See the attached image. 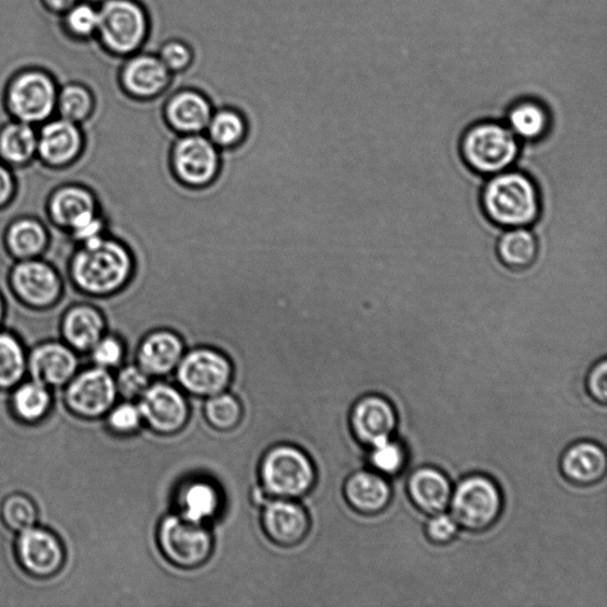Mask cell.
Listing matches in <instances>:
<instances>
[{"label":"cell","mask_w":607,"mask_h":607,"mask_svg":"<svg viewBox=\"0 0 607 607\" xmlns=\"http://www.w3.org/2000/svg\"><path fill=\"white\" fill-rule=\"evenodd\" d=\"M369 462L372 468L382 476H396L407 463V453L403 445L392 439L370 448Z\"/></svg>","instance_id":"obj_39"},{"label":"cell","mask_w":607,"mask_h":607,"mask_svg":"<svg viewBox=\"0 0 607 607\" xmlns=\"http://www.w3.org/2000/svg\"><path fill=\"white\" fill-rule=\"evenodd\" d=\"M187 352L181 336L170 329L150 331L138 344L134 360L146 374L155 378L170 374Z\"/></svg>","instance_id":"obj_18"},{"label":"cell","mask_w":607,"mask_h":607,"mask_svg":"<svg viewBox=\"0 0 607 607\" xmlns=\"http://www.w3.org/2000/svg\"><path fill=\"white\" fill-rule=\"evenodd\" d=\"M22 316H23V313H21V314L19 316V319H21ZM16 319H17V317H16ZM16 319H15V321H16ZM11 321H12V323H13V320H11Z\"/></svg>","instance_id":"obj_49"},{"label":"cell","mask_w":607,"mask_h":607,"mask_svg":"<svg viewBox=\"0 0 607 607\" xmlns=\"http://www.w3.org/2000/svg\"><path fill=\"white\" fill-rule=\"evenodd\" d=\"M138 407L143 421L160 436H171L181 431L189 419L186 397L167 383L148 385Z\"/></svg>","instance_id":"obj_15"},{"label":"cell","mask_w":607,"mask_h":607,"mask_svg":"<svg viewBox=\"0 0 607 607\" xmlns=\"http://www.w3.org/2000/svg\"><path fill=\"white\" fill-rule=\"evenodd\" d=\"M60 333L74 352L90 353L107 333L105 317L90 302H75L63 313Z\"/></svg>","instance_id":"obj_23"},{"label":"cell","mask_w":607,"mask_h":607,"mask_svg":"<svg viewBox=\"0 0 607 607\" xmlns=\"http://www.w3.org/2000/svg\"><path fill=\"white\" fill-rule=\"evenodd\" d=\"M214 109L211 99L202 91L170 86L163 115L168 127L177 134H195L205 132Z\"/></svg>","instance_id":"obj_17"},{"label":"cell","mask_w":607,"mask_h":607,"mask_svg":"<svg viewBox=\"0 0 607 607\" xmlns=\"http://www.w3.org/2000/svg\"><path fill=\"white\" fill-rule=\"evenodd\" d=\"M9 282L13 295L31 309L49 308L63 293L60 273L43 260H21L12 266Z\"/></svg>","instance_id":"obj_13"},{"label":"cell","mask_w":607,"mask_h":607,"mask_svg":"<svg viewBox=\"0 0 607 607\" xmlns=\"http://www.w3.org/2000/svg\"><path fill=\"white\" fill-rule=\"evenodd\" d=\"M16 191V179L13 172L0 163V210L10 203Z\"/></svg>","instance_id":"obj_46"},{"label":"cell","mask_w":607,"mask_h":607,"mask_svg":"<svg viewBox=\"0 0 607 607\" xmlns=\"http://www.w3.org/2000/svg\"><path fill=\"white\" fill-rule=\"evenodd\" d=\"M133 271L130 248L109 234L81 243L68 264L69 281L78 293L91 297L119 293L131 281Z\"/></svg>","instance_id":"obj_1"},{"label":"cell","mask_w":607,"mask_h":607,"mask_svg":"<svg viewBox=\"0 0 607 607\" xmlns=\"http://www.w3.org/2000/svg\"><path fill=\"white\" fill-rule=\"evenodd\" d=\"M116 380L107 369L96 367L80 372L67 383L64 406L76 418H103L114 407L117 397Z\"/></svg>","instance_id":"obj_12"},{"label":"cell","mask_w":607,"mask_h":607,"mask_svg":"<svg viewBox=\"0 0 607 607\" xmlns=\"http://www.w3.org/2000/svg\"><path fill=\"white\" fill-rule=\"evenodd\" d=\"M5 319V302L2 296H0V324L4 322Z\"/></svg>","instance_id":"obj_48"},{"label":"cell","mask_w":607,"mask_h":607,"mask_svg":"<svg viewBox=\"0 0 607 607\" xmlns=\"http://www.w3.org/2000/svg\"><path fill=\"white\" fill-rule=\"evenodd\" d=\"M179 515L204 524L216 516L221 505V495L216 486L206 480L190 481L179 493Z\"/></svg>","instance_id":"obj_29"},{"label":"cell","mask_w":607,"mask_h":607,"mask_svg":"<svg viewBox=\"0 0 607 607\" xmlns=\"http://www.w3.org/2000/svg\"><path fill=\"white\" fill-rule=\"evenodd\" d=\"M498 254L508 269L527 270L539 255V242L528 228L508 229L498 242Z\"/></svg>","instance_id":"obj_30"},{"label":"cell","mask_w":607,"mask_h":607,"mask_svg":"<svg viewBox=\"0 0 607 607\" xmlns=\"http://www.w3.org/2000/svg\"><path fill=\"white\" fill-rule=\"evenodd\" d=\"M176 370L182 388L190 394L202 397L225 392L234 377L229 357L206 346L188 349Z\"/></svg>","instance_id":"obj_10"},{"label":"cell","mask_w":607,"mask_h":607,"mask_svg":"<svg viewBox=\"0 0 607 607\" xmlns=\"http://www.w3.org/2000/svg\"><path fill=\"white\" fill-rule=\"evenodd\" d=\"M27 369L23 342L13 333H0V391H10L21 383Z\"/></svg>","instance_id":"obj_34"},{"label":"cell","mask_w":607,"mask_h":607,"mask_svg":"<svg viewBox=\"0 0 607 607\" xmlns=\"http://www.w3.org/2000/svg\"><path fill=\"white\" fill-rule=\"evenodd\" d=\"M397 427V414L389 398L371 394L358 398L350 412V430L366 448L392 439Z\"/></svg>","instance_id":"obj_16"},{"label":"cell","mask_w":607,"mask_h":607,"mask_svg":"<svg viewBox=\"0 0 607 607\" xmlns=\"http://www.w3.org/2000/svg\"><path fill=\"white\" fill-rule=\"evenodd\" d=\"M99 205L93 192L80 185H66L51 192L47 218L55 226L72 231L98 216Z\"/></svg>","instance_id":"obj_20"},{"label":"cell","mask_w":607,"mask_h":607,"mask_svg":"<svg viewBox=\"0 0 607 607\" xmlns=\"http://www.w3.org/2000/svg\"><path fill=\"white\" fill-rule=\"evenodd\" d=\"M174 75L156 52L140 51L131 55L120 68L123 92L136 100H154L167 92Z\"/></svg>","instance_id":"obj_14"},{"label":"cell","mask_w":607,"mask_h":607,"mask_svg":"<svg viewBox=\"0 0 607 607\" xmlns=\"http://www.w3.org/2000/svg\"><path fill=\"white\" fill-rule=\"evenodd\" d=\"M96 37L110 53L129 58L145 47L151 35V19L141 0H103Z\"/></svg>","instance_id":"obj_3"},{"label":"cell","mask_w":607,"mask_h":607,"mask_svg":"<svg viewBox=\"0 0 607 607\" xmlns=\"http://www.w3.org/2000/svg\"><path fill=\"white\" fill-rule=\"evenodd\" d=\"M461 154L468 168L493 176L512 167L520 154V143L503 123L481 121L463 134Z\"/></svg>","instance_id":"obj_4"},{"label":"cell","mask_w":607,"mask_h":607,"mask_svg":"<svg viewBox=\"0 0 607 607\" xmlns=\"http://www.w3.org/2000/svg\"><path fill=\"white\" fill-rule=\"evenodd\" d=\"M481 209L496 226L528 228L541 213V199L533 179L520 171L491 176L480 195Z\"/></svg>","instance_id":"obj_2"},{"label":"cell","mask_w":607,"mask_h":607,"mask_svg":"<svg viewBox=\"0 0 607 607\" xmlns=\"http://www.w3.org/2000/svg\"><path fill=\"white\" fill-rule=\"evenodd\" d=\"M37 138L32 123L12 119L0 130V159L22 167L37 154Z\"/></svg>","instance_id":"obj_28"},{"label":"cell","mask_w":607,"mask_h":607,"mask_svg":"<svg viewBox=\"0 0 607 607\" xmlns=\"http://www.w3.org/2000/svg\"><path fill=\"white\" fill-rule=\"evenodd\" d=\"M586 388L590 396L600 405L607 402V362L604 360L593 366L588 372Z\"/></svg>","instance_id":"obj_45"},{"label":"cell","mask_w":607,"mask_h":607,"mask_svg":"<svg viewBox=\"0 0 607 607\" xmlns=\"http://www.w3.org/2000/svg\"><path fill=\"white\" fill-rule=\"evenodd\" d=\"M156 53L172 75L186 73L195 60V53L190 44L178 37L165 39Z\"/></svg>","instance_id":"obj_40"},{"label":"cell","mask_w":607,"mask_h":607,"mask_svg":"<svg viewBox=\"0 0 607 607\" xmlns=\"http://www.w3.org/2000/svg\"><path fill=\"white\" fill-rule=\"evenodd\" d=\"M158 543L162 555L176 568L194 570L212 556L213 536L204 524L169 515L159 524Z\"/></svg>","instance_id":"obj_8"},{"label":"cell","mask_w":607,"mask_h":607,"mask_svg":"<svg viewBox=\"0 0 607 607\" xmlns=\"http://www.w3.org/2000/svg\"><path fill=\"white\" fill-rule=\"evenodd\" d=\"M508 128L517 140L537 142L548 133L550 117L540 103L524 100L510 108Z\"/></svg>","instance_id":"obj_31"},{"label":"cell","mask_w":607,"mask_h":607,"mask_svg":"<svg viewBox=\"0 0 607 607\" xmlns=\"http://www.w3.org/2000/svg\"><path fill=\"white\" fill-rule=\"evenodd\" d=\"M5 246L13 259H34L46 253L49 233L43 221L36 217H19L8 226Z\"/></svg>","instance_id":"obj_27"},{"label":"cell","mask_w":607,"mask_h":607,"mask_svg":"<svg viewBox=\"0 0 607 607\" xmlns=\"http://www.w3.org/2000/svg\"><path fill=\"white\" fill-rule=\"evenodd\" d=\"M143 421L140 407L131 403H123L109 409L107 424L110 430L118 435H131L140 429Z\"/></svg>","instance_id":"obj_43"},{"label":"cell","mask_w":607,"mask_h":607,"mask_svg":"<svg viewBox=\"0 0 607 607\" xmlns=\"http://www.w3.org/2000/svg\"><path fill=\"white\" fill-rule=\"evenodd\" d=\"M343 493L352 509L366 516L383 513L392 501L388 478L377 472L354 473L344 483Z\"/></svg>","instance_id":"obj_24"},{"label":"cell","mask_w":607,"mask_h":607,"mask_svg":"<svg viewBox=\"0 0 607 607\" xmlns=\"http://www.w3.org/2000/svg\"><path fill=\"white\" fill-rule=\"evenodd\" d=\"M78 367L75 352L61 342L39 343L27 358L33 380L48 389L64 388L75 377Z\"/></svg>","instance_id":"obj_19"},{"label":"cell","mask_w":607,"mask_h":607,"mask_svg":"<svg viewBox=\"0 0 607 607\" xmlns=\"http://www.w3.org/2000/svg\"><path fill=\"white\" fill-rule=\"evenodd\" d=\"M99 8L87 0L79 2L63 13L66 29L78 38H90L96 35L99 27Z\"/></svg>","instance_id":"obj_38"},{"label":"cell","mask_w":607,"mask_h":607,"mask_svg":"<svg viewBox=\"0 0 607 607\" xmlns=\"http://www.w3.org/2000/svg\"><path fill=\"white\" fill-rule=\"evenodd\" d=\"M94 109L92 92L81 84H68L59 88L57 114L60 118L81 123Z\"/></svg>","instance_id":"obj_36"},{"label":"cell","mask_w":607,"mask_h":607,"mask_svg":"<svg viewBox=\"0 0 607 607\" xmlns=\"http://www.w3.org/2000/svg\"><path fill=\"white\" fill-rule=\"evenodd\" d=\"M46 5L53 12L64 13L73 8L79 0H44Z\"/></svg>","instance_id":"obj_47"},{"label":"cell","mask_w":607,"mask_h":607,"mask_svg":"<svg viewBox=\"0 0 607 607\" xmlns=\"http://www.w3.org/2000/svg\"><path fill=\"white\" fill-rule=\"evenodd\" d=\"M452 491L448 476L432 466L417 468L407 480L409 500L427 515L444 513L450 505Z\"/></svg>","instance_id":"obj_26"},{"label":"cell","mask_w":607,"mask_h":607,"mask_svg":"<svg viewBox=\"0 0 607 607\" xmlns=\"http://www.w3.org/2000/svg\"><path fill=\"white\" fill-rule=\"evenodd\" d=\"M52 404L49 389L36 381L20 385L10 400L12 413L24 424H35L46 418Z\"/></svg>","instance_id":"obj_33"},{"label":"cell","mask_w":607,"mask_h":607,"mask_svg":"<svg viewBox=\"0 0 607 607\" xmlns=\"http://www.w3.org/2000/svg\"><path fill=\"white\" fill-rule=\"evenodd\" d=\"M560 471L572 485L579 487L597 485L607 472L606 452L593 441H578L562 453Z\"/></svg>","instance_id":"obj_25"},{"label":"cell","mask_w":607,"mask_h":607,"mask_svg":"<svg viewBox=\"0 0 607 607\" xmlns=\"http://www.w3.org/2000/svg\"><path fill=\"white\" fill-rule=\"evenodd\" d=\"M150 377L136 365L123 367L116 380L117 392L128 402L141 398L150 385Z\"/></svg>","instance_id":"obj_42"},{"label":"cell","mask_w":607,"mask_h":607,"mask_svg":"<svg viewBox=\"0 0 607 607\" xmlns=\"http://www.w3.org/2000/svg\"><path fill=\"white\" fill-rule=\"evenodd\" d=\"M449 507L460 527L481 533L499 521L503 510V495L492 478L475 474L459 483L452 491Z\"/></svg>","instance_id":"obj_6"},{"label":"cell","mask_w":607,"mask_h":607,"mask_svg":"<svg viewBox=\"0 0 607 607\" xmlns=\"http://www.w3.org/2000/svg\"><path fill=\"white\" fill-rule=\"evenodd\" d=\"M174 176L189 188L212 185L221 168V150L205 133L177 135L170 151Z\"/></svg>","instance_id":"obj_9"},{"label":"cell","mask_w":607,"mask_h":607,"mask_svg":"<svg viewBox=\"0 0 607 607\" xmlns=\"http://www.w3.org/2000/svg\"><path fill=\"white\" fill-rule=\"evenodd\" d=\"M59 87L43 69H25L12 78L5 94L12 119L26 123H44L57 114Z\"/></svg>","instance_id":"obj_7"},{"label":"cell","mask_w":607,"mask_h":607,"mask_svg":"<svg viewBox=\"0 0 607 607\" xmlns=\"http://www.w3.org/2000/svg\"><path fill=\"white\" fill-rule=\"evenodd\" d=\"M260 479L261 489L270 499H298L314 485V465L310 455L297 447H274L261 461Z\"/></svg>","instance_id":"obj_5"},{"label":"cell","mask_w":607,"mask_h":607,"mask_svg":"<svg viewBox=\"0 0 607 607\" xmlns=\"http://www.w3.org/2000/svg\"><path fill=\"white\" fill-rule=\"evenodd\" d=\"M90 353L96 367L107 370L119 367L127 358L126 344L120 337L109 333H106Z\"/></svg>","instance_id":"obj_41"},{"label":"cell","mask_w":607,"mask_h":607,"mask_svg":"<svg viewBox=\"0 0 607 607\" xmlns=\"http://www.w3.org/2000/svg\"><path fill=\"white\" fill-rule=\"evenodd\" d=\"M84 148L79 123L63 118L44 122L37 138V154L49 167L61 168L74 162Z\"/></svg>","instance_id":"obj_22"},{"label":"cell","mask_w":607,"mask_h":607,"mask_svg":"<svg viewBox=\"0 0 607 607\" xmlns=\"http://www.w3.org/2000/svg\"><path fill=\"white\" fill-rule=\"evenodd\" d=\"M243 409L239 400L228 393L209 397L204 406L206 421L218 431H231L242 420Z\"/></svg>","instance_id":"obj_37"},{"label":"cell","mask_w":607,"mask_h":607,"mask_svg":"<svg viewBox=\"0 0 607 607\" xmlns=\"http://www.w3.org/2000/svg\"><path fill=\"white\" fill-rule=\"evenodd\" d=\"M261 523L269 539L284 547L300 544L311 528L307 510L301 504L286 499L266 502Z\"/></svg>","instance_id":"obj_21"},{"label":"cell","mask_w":607,"mask_h":607,"mask_svg":"<svg viewBox=\"0 0 607 607\" xmlns=\"http://www.w3.org/2000/svg\"><path fill=\"white\" fill-rule=\"evenodd\" d=\"M0 521L11 533L32 529L38 522L37 505L26 493L11 492L0 503Z\"/></svg>","instance_id":"obj_35"},{"label":"cell","mask_w":607,"mask_h":607,"mask_svg":"<svg viewBox=\"0 0 607 607\" xmlns=\"http://www.w3.org/2000/svg\"><path fill=\"white\" fill-rule=\"evenodd\" d=\"M16 561L34 581L49 583L66 568V547L60 537L46 527H34L20 533L15 541Z\"/></svg>","instance_id":"obj_11"},{"label":"cell","mask_w":607,"mask_h":607,"mask_svg":"<svg viewBox=\"0 0 607 607\" xmlns=\"http://www.w3.org/2000/svg\"><path fill=\"white\" fill-rule=\"evenodd\" d=\"M247 132V119L240 109L219 106L214 109L204 133L219 150H227L240 145Z\"/></svg>","instance_id":"obj_32"},{"label":"cell","mask_w":607,"mask_h":607,"mask_svg":"<svg viewBox=\"0 0 607 607\" xmlns=\"http://www.w3.org/2000/svg\"><path fill=\"white\" fill-rule=\"evenodd\" d=\"M459 523L454 521L452 515L439 513L431 515L429 522L426 523V536L436 545H448L454 540L459 534Z\"/></svg>","instance_id":"obj_44"}]
</instances>
